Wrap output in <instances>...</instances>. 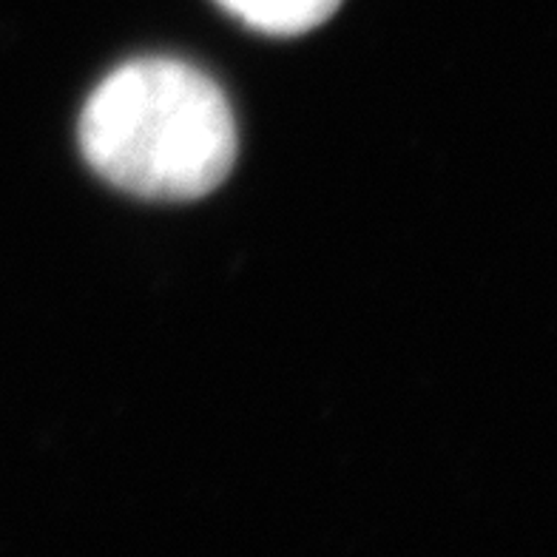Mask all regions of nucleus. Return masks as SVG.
Here are the masks:
<instances>
[{"mask_svg":"<svg viewBox=\"0 0 557 557\" xmlns=\"http://www.w3.org/2000/svg\"><path fill=\"white\" fill-rule=\"evenodd\" d=\"M222 7L245 21L250 29L268 35H301L322 26L342 0H220Z\"/></svg>","mask_w":557,"mask_h":557,"instance_id":"f03ea898","label":"nucleus"},{"mask_svg":"<svg viewBox=\"0 0 557 557\" xmlns=\"http://www.w3.org/2000/svg\"><path fill=\"white\" fill-rule=\"evenodd\" d=\"M88 165L146 199H197L231 174L236 123L222 88L180 60L109 74L81 117Z\"/></svg>","mask_w":557,"mask_h":557,"instance_id":"f257e3e1","label":"nucleus"}]
</instances>
